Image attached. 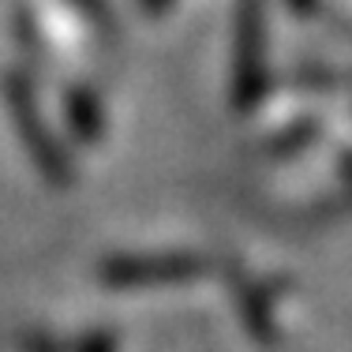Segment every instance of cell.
I'll list each match as a JSON object with an SVG mask.
<instances>
[{
	"mask_svg": "<svg viewBox=\"0 0 352 352\" xmlns=\"http://www.w3.org/2000/svg\"><path fill=\"white\" fill-rule=\"evenodd\" d=\"M195 258H120L105 266L109 285H157V281H188L199 278Z\"/></svg>",
	"mask_w": 352,
	"mask_h": 352,
	"instance_id": "obj_1",
	"label": "cell"
}]
</instances>
